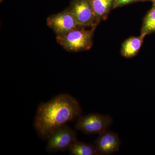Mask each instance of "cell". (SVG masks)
I'll use <instances>...</instances> for the list:
<instances>
[{"label":"cell","mask_w":155,"mask_h":155,"mask_svg":"<svg viewBox=\"0 0 155 155\" xmlns=\"http://www.w3.org/2000/svg\"><path fill=\"white\" fill-rule=\"evenodd\" d=\"M82 109L75 98L67 94L56 96L38 107L34 127L38 136L47 140L56 130L81 116Z\"/></svg>","instance_id":"6da1fadb"},{"label":"cell","mask_w":155,"mask_h":155,"mask_svg":"<svg viewBox=\"0 0 155 155\" xmlns=\"http://www.w3.org/2000/svg\"><path fill=\"white\" fill-rule=\"evenodd\" d=\"M114 120L109 115L92 113L77 119L75 129L87 134H97L110 129Z\"/></svg>","instance_id":"7a4b0ae2"},{"label":"cell","mask_w":155,"mask_h":155,"mask_svg":"<svg viewBox=\"0 0 155 155\" xmlns=\"http://www.w3.org/2000/svg\"><path fill=\"white\" fill-rule=\"evenodd\" d=\"M91 31L78 29V27L57 36L58 43L69 51L87 49L91 46Z\"/></svg>","instance_id":"3957f363"},{"label":"cell","mask_w":155,"mask_h":155,"mask_svg":"<svg viewBox=\"0 0 155 155\" xmlns=\"http://www.w3.org/2000/svg\"><path fill=\"white\" fill-rule=\"evenodd\" d=\"M77 140L76 131L67 125L56 130L48 139L46 150L47 152L54 153L69 150Z\"/></svg>","instance_id":"277c9868"},{"label":"cell","mask_w":155,"mask_h":155,"mask_svg":"<svg viewBox=\"0 0 155 155\" xmlns=\"http://www.w3.org/2000/svg\"><path fill=\"white\" fill-rule=\"evenodd\" d=\"M47 23L57 35L67 33L81 26L70 9L50 16Z\"/></svg>","instance_id":"5b68a950"},{"label":"cell","mask_w":155,"mask_h":155,"mask_svg":"<svg viewBox=\"0 0 155 155\" xmlns=\"http://www.w3.org/2000/svg\"><path fill=\"white\" fill-rule=\"evenodd\" d=\"M94 145L100 155H109L119 151L121 141L117 133L109 129L99 134Z\"/></svg>","instance_id":"8992f818"},{"label":"cell","mask_w":155,"mask_h":155,"mask_svg":"<svg viewBox=\"0 0 155 155\" xmlns=\"http://www.w3.org/2000/svg\"><path fill=\"white\" fill-rule=\"evenodd\" d=\"M70 10L81 26L92 25L96 17L88 0H75Z\"/></svg>","instance_id":"52a82bcc"},{"label":"cell","mask_w":155,"mask_h":155,"mask_svg":"<svg viewBox=\"0 0 155 155\" xmlns=\"http://www.w3.org/2000/svg\"><path fill=\"white\" fill-rule=\"evenodd\" d=\"M71 155H100L95 146L76 140L68 150Z\"/></svg>","instance_id":"ba28073f"},{"label":"cell","mask_w":155,"mask_h":155,"mask_svg":"<svg viewBox=\"0 0 155 155\" xmlns=\"http://www.w3.org/2000/svg\"><path fill=\"white\" fill-rule=\"evenodd\" d=\"M141 40L138 38H132L124 43L122 48V54L126 58L135 55L141 46Z\"/></svg>","instance_id":"9c48e42d"},{"label":"cell","mask_w":155,"mask_h":155,"mask_svg":"<svg viewBox=\"0 0 155 155\" xmlns=\"http://www.w3.org/2000/svg\"><path fill=\"white\" fill-rule=\"evenodd\" d=\"M112 0H91L92 7L96 17H101L107 12Z\"/></svg>","instance_id":"30bf717a"},{"label":"cell","mask_w":155,"mask_h":155,"mask_svg":"<svg viewBox=\"0 0 155 155\" xmlns=\"http://www.w3.org/2000/svg\"><path fill=\"white\" fill-rule=\"evenodd\" d=\"M143 30L147 33L155 31V8L152 9L145 20Z\"/></svg>","instance_id":"8fae6325"},{"label":"cell","mask_w":155,"mask_h":155,"mask_svg":"<svg viewBox=\"0 0 155 155\" xmlns=\"http://www.w3.org/2000/svg\"><path fill=\"white\" fill-rule=\"evenodd\" d=\"M134 1L135 0H115V6L117 7V6L125 5Z\"/></svg>","instance_id":"7c38bea8"},{"label":"cell","mask_w":155,"mask_h":155,"mask_svg":"<svg viewBox=\"0 0 155 155\" xmlns=\"http://www.w3.org/2000/svg\"><path fill=\"white\" fill-rule=\"evenodd\" d=\"M153 5L154 6V8H155V0H153Z\"/></svg>","instance_id":"4fadbf2b"},{"label":"cell","mask_w":155,"mask_h":155,"mask_svg":"<svg viewBox=\"0 0 155 155\" xmlns=\"http://www.w3.org/2000/svg\"><path fill=\"white\" fill-rule=\"evenodd\" d=\"M1 1V2H2L3 0H0Z\"/></svg>","instance_id":"5bb4252c"}]
</instances>
